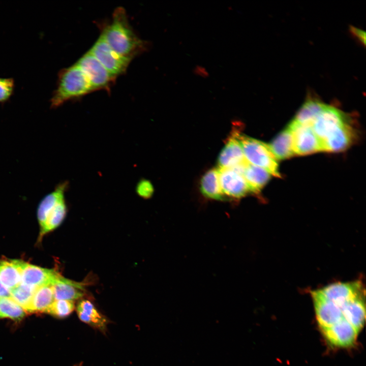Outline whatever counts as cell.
I'll return each instance as SVG.
<instances>
[{
  "mask_svg": "<svg viewBox=\"0 0 366 366\" xmlns=\"http://www.w3.org/2000/svg\"><path fill=\"white\" fill-rule=\"evenodd\" d=\"M79 319L83 322L100 330H105L107 320L89 300H80L77 307Z\"/></svg>",
  "mask_w": 366,
  "mask_h": 366,
  "instance_id": "20",
  "label": "cell"
},
{
  "mask_svg": "<svg viewBox=\"0 0 366 366\" xmlns=\"http://www.w3.org/2000/svg\"><path fill=\"white\" fill-rule=\"evenodd\" d=\"M59 274L53 269L22 262L21 283L35 287L52 285Z\"/></svg>",
  "mask_w": 366,
  "mask_h": 366,
  "instance_id": "13",
  "label": "cell"
},
{
  "mask_svg": "<svg viewBox=\"0 0 366 366\" xmlns=\"http://www.w3.org/2000/svg\"><path fill=\"white\" fill-rule=\"evenodd\" d=\"M26 311L10 297H0V318H8L15 321L22 320Z\"/></svg>",
  "mask_w": 366,
  "mask_h": 366,
  "instance_id": "26",
  "label": "cell"
},
{
  "mask_svg": "<svg viewBox=\"0 0 366 366\" xmlns=\"http://www.w3.org/2000/svg\"><path fill=\"white\" fill-rule=\"evenodd\" d=\"M200 189L202 194L208 198L219 200L226 198L221 188L218 168L206 172L201 179Z\"/></svg>",
  "mask_w": 366,
  "mask_h": 366,
  "instance_id": "23",
  "label": "cell"
},
{
  "mask_svg": "<svg viewBox=\"0 0 366 366\" xmlns=\"http://www.w3.org/2000/svg\"><path fill=\"white\" fill-rule=\"evenodd\" d=\"M243 175L250 192L255 194L260 192L271 176L265 169L248 163L245 166Z\"/></svg>",
  "mask_w": 366,
  "mask_h": 366,
  "instance_id": "22",
  "label": "cell"
},
{
  "mask_svg": "<svg viewBox=\"0 0 366 366\" xmlns=\"http://www.w3.org/2000/svg\"><path fill=\"white\" fill-rule=\"evenodd\" d=\"M354 134L349 122L344 125L321 142L322 151L339 152L345 150L353 142Z\"/></svg>",
  "mask_w": 366,
  "mask_h": 366,
  "instance_id": "14",
  "label": "cell"
},
{
  "mask_svg": "<svg viewBox=\"0 0 366 366\" xmlns=\"http://www.w3.org/2000/svg\"><path fill=\"white\" fill-rule=\"evenodd\" d=\"M74 309L75 305L73 301L54 300L46 313L57 318H65L71 314Z\"/></svg>",
  "mask_w": 366,
  "mask_h": 366,
  "instance_id": "28",
  "label": "cell"
},
{
  "mask_svg": "<svg viewBox=\"0 0 366 366\" xmlns=\"http://www.w3.org/2000/svg\"><path fill=\"white\" fill-rule=\"evenodd\" d=\"M364 296L363 295L355 298L342 306L344 319L358 332L362 329L365 321Z\"/></svg>",
  "mask_w": 366,
  "mask_h": 366,
  "instance_id": "17",
  "label": "cell"
},
{
  "mask_svg": "<svg viewBox=\"0 0 366 366\" xmlns=\"http://www.w3.org/2000/svg\"><path fill=\"white\" fill-rule=\"evenodd\" d=\"M67 213L65 197L61 198L49 212L43 227L40 230V238L57 228L64 220Z\"/></svg>",
  "mask_w": 366,
  "mask_h": 366,
  "instance_id": "25",
  "label": "cell"
},
{
  "mask_svg": "<svg viewBox=\"0 0 366 366\" xmlns=\"http://www.w3.org/2000/svg\"><path fill=\"white\" fill-rule=\"evenodd\" d=\"M54 300L73 301L84 295L82 283L67 279L59 274L51 285Z\"/></svg>",
  "mask_w": 366,
  "mask_h": 366,
  "instance_id": "15",
  "label": "cell"
},
{
  "mask_svg": "<svg viewBox=\"0 0 366 366\" xmlns=\"http://www.w3.org/2000/svg\"><path fill=\"white\" fill-rule=\"evenodd\" d=\"M238 138L248 163L265 169L271 175L281 177L277 160L268 144L243 135L240 132Z\"/></svg>",
  "mask_w": 366,
  "mask_h": 366,
  "instance_id": "3",
  "label": "cell"
},
{
  "mask_svg": "<svg viewBox=\"0 0 366 366\" xmlns=\"http://www.w3.org/2000/svg\"><path fill=\"white\" fill-rule=\"evenodd\" d=\"M69 184L67 181L58 184L53 191L46 195L41 201L37 210L40 229L43 227L50 210L61 198L65 197Z\"/></svg>",
  "mask_w": 366,
  "mask_h": 366,
  "instance_id": "18",
  "label": "cell"
},
{
  "mask_svg": "<svg viewBox=\"0 0 366 366\" xmlns=\"http://www.w3.org/2000/svg\"><path fill=\"white\" fill-rule=\"evenodd\" d=\"M15 81L13 78L0 77V103L7 102L13 95Z\"/></svg>",
  "mask_w": 366,
  "mask_h": 366,
  "instance_id": "29",
  "label": "cell"
},
{
  "mask_svg": "<svg viewBox=\"0 0 366 366\" xmlns=\"http://www.w3.org/2000/svg\"><path fill=\"white\" fill-rule=\"evenodd\" d=\"M0 297H11L10 290L5 287L0 281Z\"/></svg>",
  "mask_w": 366,
  "mask_h": 366,
  "instance_id": "33",
  "label": "cell"
},
{
  "mask_svg": "<svg viewBox=\"0 0 366 366\" xmlns=\"http://www.w3.org/2000/svg\"><path fill=\"white\" fill-rule=\"evenodd\" d=\"M288 127L292 134L294 155H306L322 151L320 141L311 126L297 125L291 121Z\"/></svg>",
  "mask_w": 366,
  "mask_h": 366,
  "instance_id": "9",
  "label": "cell"
},
{
  "mask_svg": "<svg viewBox=\"0 0 366 366\" xmlns=\"http://www.w3.org/2000/svg\"><path fill=\"white\" fill-rule=\"evenodd\" d=\"M136 192L140 197L147 199L153 195L154 188L151 182L146 179H141L136 186Z\"/></svg>",
  "mask_w": 366,
  "mask_h": 366,
  "instance_id": "30",
  "label": "cell"
},
{
  "mask_svg": "<svg viewBox=\"0 0 366 366\" xmlns=\"http://www.w3.org/2000/svg\"><path fill=\"white\" fill-rule=\"evenodd\" d=\"M322 333L331 345L337 347L346 348L355 343L359 332L346 320L321 330Z\"/></svg>",
  "mask_w": 366,
  "mask_h": 366,
  "instance_id": "12",
  "label": "cell"
},
{
  "mask_svg": "<svg viewBox=\"0 0 366 366\" xmlns=\"http://www.w3.org/2000/svg\"><path fill=\"white\" fill-rule=\"evenodd\" d=\"M54 301L52 285H45L38 287L33 296L27 312L46 313Z\"/></svg>",
  "mask_w": 366,
  "mask_h": 366,
  "instance_id": "24",
  "label": "cell"
},
{
  "mask_svg": "<svg viewBox=\"0 0 366 366\" xmlns=\"http://www.w3.org/2000/svg\"><path fill=\"white\" fill-rule=\"evenodd\" d=\"M312 296L314 302L316 318L321 330L329 327L345 320L342 312V306L319 296L313 291Z\"/></svg>",
  "mask_w": 366,
  "mask_h": 366,
  "instance_id": "10",
  "label": "cell"
},
{
  "mask_svg": "<svg viewBox=\"0 0 366 366\" xmlns=\"http://www.w3.org/2000/svg\"><path fill=\"white\" fill-rule=\"evenodd\" d=\"M348 115L337 107L325 103L311 127L321 142L341 126L349 123Z\"/></svg>",
  "mask_w": 366,
  "mask_h": 366,
  "instance_id": "5",
  "label": "cell"
},
{
  "mask_svg": "<svg viewBox=\"0 0 366 366\" xmlns=\"http://www.w3.org/2000/svg\"><path fill=\"white\" fill-rule=\"evenodd\" d=\"M268 145L277 160L287 159L294 155L292 134L288 127L278 134Z\"/></svg>",
  "mask_w": 366,
  "mask_h": 366,
  "instance_id": "21",
  "label": "cell"
},
{
  "mask_svg": "<svg viewBox=\"0 0 366 366\" xmlns=\"http://www.w3.org/2000/svg\"><path fill=\"white\" fill-rule=\"evenodd\" d=\"M101 35L110 47L120 55L132 59L146 51L149 43L141 39L129 23L125 9L116 8L110 22L101 24Z\"/></svg>",
  "mask_w": 366,
  "mask_h": 366,
  "instance_id": "1",
  "label": "cell"
},
{
  "mask_svg": "<svg viewBox=\"0 0 366 366\" xmlns=\"http://www.w3.org/2000/svg\"><path fill=\"white\" fill-rule=\"evenodd\" d=\"M350 33L362 44H365V33L362 30L354 26L350 27Z\"/></svg>",
  "mask_w": 366,
  "mask_h": 366,
  "instance_id": "31",
  "label": "cell"
},
{
  "mask_svg": "<svg viewBox=\"0 0 366 366\" xmlns=\"http://www.w3.org/2000/svg\"><path fill=\"white\" fill-rule=\"evenodd\" d=\"M245 165L232 168H218L221 188L225 197L239 199L250 192L243 175Z\"/></svg>",
  "mask_w": 366,
  "mask_h": 366,
  "instance_id": "8",
  "label": "cell"
},
{
  "mask_svg": "<svg viewBox=\"0 0 366 366\" xmlns=\"http://www.w3.org/2000/svg\"><path fill=\"white\" fill-rule=\"evenodd\" d=\"M76 63L85 74L95 91L104 90L110 92L117 78L110 74L89 51Z\"/></svg>",
  "mask_w": 366,
  "mask_h": 366,
  "instance_id": "4",
  "label": "cell"
},
{
  "mask_svg": "<svg viewBox=\"0 0 366 366\" xmlns=\"http://www.w3.org/2000/svg\"><path fill=\"white\" fill-rule=\"evenodd\" d=\"M37 288L20 283L10 291V298L27 312Z\"/></svg>",
  "mask_w": 366,
  "mask_h": 366,
  "instance_id": "27",
  "label": "cell"
},
{
  "mask_svg": "<svg viewBox=\"0 0 366 366\" xmlns=\"http://www.w3.org/2000/svg\"><path fill=\"white\" fill-rule=\"evenodd\" d=\"M324 104L316 95L309 93L291 121L297 125L311 126Z\"/></svg>",
  "mask_w": 366,
  "mask_h": 366,
  "instance_id": "16",
  "label": "cell"
},
{
  "mask_svg": "<svg viewBox=\"0 0 366 366\" xmlns=\"http://www.w3.org/2000/svg\"><path fill=\"white\" fill-rule=\"evenodd\" d=\"M19 260H0V281L9 290L21 282V264Z\"/></svg>",
  "mask_w": 366,
  "mask_h": 366,
  "instance_id": "19",
  "label": "cell"
},
{
  "mask_svg": "<svg viewBox=\"0 0 366 366\" xmlns=\"http://www.w3.org/2000/svg\"><path fill=\"white\" fill-rule=\"evenodd\" d=\"M193 73L195 75L201 78H207L209 76V72L207 69L201 65H197L193 69Z\"/></svg>",
  "mask_w": 366,
  "mask_h": 366,
  "instance_id": "32",
  "label": "cell"
},
{
  "mask_svg": "<svg viewBox=\"0 0 366 366\" xmlns=\"http://www.w3.org/2000/svg\"><path fill=\"white\" fill-rule=\"evenodd\" d=\"M313 292L322 298L340 306L364 295V289L360 281L332 283Z\"/></svg>",
  "mask_w": 366,
  "mask_h": 366,
  "instance_id": "7",
  "label": "cell"
},
{
  "mask_svg": "<svg viewBox=\"0 0 366 366\" xmlns=\"http://www.w3.org/2000/svg\"><path fill=\"white\" fill-rule=\"evenodd\" d=\"M88 51L116 78L126 73L132 61L114 51L101 35Z\"/></svg>",
  "mask_w": 366,
  "mask_h": 366,
  "instance_id": "6",
  "label": "cell"
},
{
  "mask_svg": "<svg viewBox=\"0 0 366 366\" xmlns=\"http://www.w3.org/2000/svg\"><path fill=\"white\" fill-rule=\"evenodd\" d=\"M95 92L83 71L75 63L60 70L56 88L50 100V108H56L68 101L81 98Z\"/></svg>",
  "mask_w": 366,
  "mask_h": 366,
  "instance_id": "2",
  "label": "cell"
},
{
  "mask_svg": "<svg viewBox=\"0 0 366 366\" xmlns=\"http://www.w3.org/2000/svg\"><path fill=\"white\" fill-rule=\"evenodd\" d=\"M239 131H232L218 159L219 168H232L244 166L248 162L238 138Z\"/></svg>",
  "mask_w": 366,
  "mask_h": 366,
  "instance_id": "11",
  "label": "cell"
}]
</instances>
